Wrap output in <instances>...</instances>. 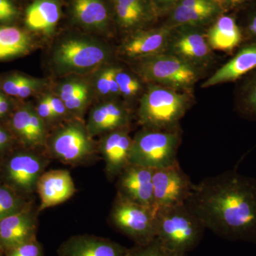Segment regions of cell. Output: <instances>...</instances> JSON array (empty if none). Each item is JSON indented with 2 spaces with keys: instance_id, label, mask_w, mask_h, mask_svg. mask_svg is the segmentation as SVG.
<instances>
[{
  "instance_id": "cell-1",
  "label": "cell",
  "mask_w": 256,
  "mask_h": 256,
  "mask_svg": "<svg viewBox=\"0 0 256 256\" xmlns=\"http://www.w3.org/2000/svg\"><path fill=\"white\" fill-rule=\"evenodd\" d=\"M205 228L232 240L256 244V180L235 170L194 184L186 202Z\"/></svg>"
},
{
  "instance_id": "cell-2",
  "label": "cell",
  "mask_w": 256,
  "mask_h": 256,
  "mask_svg": "<svg viewBox=\"0 0 256 256\" xmlns=\"http://www.w3.org/2000/svg\"><path fill=\"white\" fill-rule=\"evenodd\" d=\"M191 104L188 92L149 84L140 100L138 120L143 128L174 129Z\"/></svg>"
},
{
  "instance_id": "cell-3",
  "label": "cell",
  "mask_w": 256,
  "mask_h": 256,
  "mask_svg": "<svg viewBox=\"0 0 256 256\" xmlns=\"http://www.w3.org/2000/svg\"><path fill=\"white\" fill-rule=\"evenodd\" d=\"M156 228L158 242L170 250L182 254L198 245L206 229L186 204L156 210Z\"/></svg>"
},
{
  "instance_id": "cell-4",
  "label": "cell",
  "mask_w": 256,
  "mask_h": 256,
  "mask_svg": "<svg viewBox=\"0 0 256 256\" xmlns=\"http://www.w3.org/2000/svg\"><path fill=\"white\" fill-rule=\"evenodd\" d=\"M181 142L178 128L170 130L143 128L132 138L130 154V164L156 170L178 162Z\"/></svg>"
},
{
  "instance_id": "cell-5",
  "label": "cell",
  "mask_w": 256,
  "mask_h": 256,
  "mask_svg": "<svg viewBox=\"0 0 256 256\" xmlns=\"http://www.w3.org/2000/svg\"><path fill=\"white\" fill-rule=\"evenodd\" d=\"M136 60L143 80L175 90L188 92L201 76V69L166 52Z\"/></svg>"
},
{
  "instance_id": "cell-6",
  "label": "cell",
  "mask_w": 256,
  "mask_h": 256,
  "mask_svg": "<svg viewBox=\"0 0 256 256\" xmlns=\"http://www.w3.org/2000/svg\"><path fill=\"white\" fill-rule=\"evenodd\" d=\"M46 160L32 150H12L0 160V183L26 197L36 191Z\"/></svg>"
},
{
  "instance_id": "cell-7",
  "label": "cell",
  "mask_w": 256,
  "mask_h": 256,
  "mask_svg": "<svg viewBox=\"0 0 256 256\" xmlns=\"http://www.w3.org/2000/svg\"><path fill=\"white\" fill-rule=\"evenodd\" d=\"M110 220L136 245H144L156 238V212L118 194L111 210Z\"/></svg>"
},
{
  "instance_id": "cell-8",
  "label": "cell",
  "mask_w": 256,
  "mask_h": 256,
  "mask_svg": "<svg viewBox=\"0 0 256 256\" xmlns=\"http://www.w3.org/2000/svg\"><path fill=\"white\" fill-rule=\"evenodd\" d=\"M110 50L99 42L86 38H68L54 52V66L62 74L82 72L98 66L110 58Z\"/></svg>"
},
{
  "instance_id": "cell-9",
  "label": "cell",
  "mask_w": 256,
  "mask_h": 256,
  "mask_svg": "<svg viewBox=\"0 0 256 256\" xmlns=\"http://www.w3.org/2000/svg\"><path fill=\"white\" fill-rule=\"evenodd\" d=\"M86 126L73 121L63 126L53 134L48 142L50 156L62 162L79 164L94 156L96 149Z\"/></svg>"
},
{
  "instance_id": "cell-10",
  "label": "cell",
  "mask_w": 256,
  "mask_h": 256,
  "mask_svg": "<svg viewBox=\"0 0 256 256\" xmlns=\"http://www.w3.org/2000/svg\"><path fill=\"white\" fill-rule=\"evenodd\" d=\"M154 210L184 204L194 184L178 162L154 170L152 176Z\"/></svg>"
},
{
  "instance_id": "cell-11",
  "label": "cell",
  "mask_w": 256,
  "mask_h": 256,
  "mask_svg": "<svg viewBox=\"0 0 256 256\" xmlns=\"http://www.w3.org/2000/svg\"><path fill=\"white\" fill-rule=\"evenodd\" d=\"M197 28H173L166 53L176 56L202 70L213 60V50L207 42L206 34Z\"/></svg>"
},
{
  "instance_id": "cell-12",
  "label": "cell",
  "mask_w": 256,
  "mask_h": 256,
  "mask_svg": "<svg viewBox=\"0 0 256 256\" xmlns=\"http://www.w3.org/2000/svg\"><path fill=\"white\" fill-rule=\"evenodd\" d=\"M153 172L151 168L130 163L118 176V194L154 210Z\"/></svg>"
},
{
  "instance_id": "cell-13",
  "label": "cell",
  "mask_w": 256,
  "mask_h": 256,
  "mask_svg": "<svg viewBox=\"0 0 256 256\" xmlns=\"http://www.w3.org/2000/svg\"><path fill=\"white\" fill-rule=\"evenodd\" d=\"M9 127L16 140L26 149H36L47 142L46 122L32 106H22L14 111Z\"/></svg>"
},
{
  "instance_id": "cell-14",
  "label": "cell",
  "mask_w": 256,
  "mask_h": 256,
  "mask_svg": "<svg viewBox=\"0 0 256 256\" xmlns=\"http://www.w3.org/2000/svg\"><path fill=\"white\" fill-rule=\"evenodd\" d=\"M129 130V128L126 127L111 131L104 134L99 142L98 152L105 162L108 178H118L130 164L132 138Z\"/></svg>"
},
{
  "instance_id": "cell-15",
  "label": "cell",
  "mask_w": 256,
  "mask_h": 256,
  "mask_svg": "<svg viewBox=\"0 0 256 256\" xmlns=\"http://www.w3.org/2000/svg\"><path fill=\"white\" fill-rule=\"evenodd\" d=\"M37 220L30 207L0 220V248L6 252L36 238Z\"/></svg>"
},
{
  "instance_id": "cell-16",
  "label": "cell",
  "mask_w": 256,
  "mask_h": 256,
  "mask_svg": "<svg viewBox=\"0 0 256 256\" xmlns=\"http://www.w3.org/2000/svg\"><path fill=\"white\" fill-rule=\"evenodd\" d=\"M172 33V28L168 26L136 32L124 40L121 52L128 58L134 60L165 53Z\"/></svg>"
},
{
  "instance_id": "cell-17",
  "label": "cell",
  "mask_w": 256,
  "mask_h": 256,
  "mask_svg": "<svg viewBox=\"0 0 256 256\" xmlns=\"http://www.w3.org/2000/svg\"><path fill=\"white\" fill-rule=\"evenodd\" d=\"M256 69V43L246 42L239 47L234 56L206 79L204 88L235 82Z\"/></svg>"
},
{
  "instance_id": "cell-18",
  "label": "cell",
  "mask_w": 256,
  "mask_h": 256,
  "mask_svg": "<svg viewBox=\"0 0 256 256\" xmlns=\"http://www.w3.org/2000/svg\"><path fill=\"white\" fill-rule=\"evenodd\" d=\"M36 191L41 200L38 210L57 206L69 200L76 192L70 173L65 170L44 172L37 182Z\"/></svg>"
},
{
  "instance_id": "cell-19",
  "label": "cell",
  "mask_w": 256,
  "mask_h": 256,
  "mask_svg": "<svg viewBox=\"0 0 256 256\" xmlns=\"http://www.w3.org/2000/svg\"><path fill=\"white\" fill-rule=\"evenodd\" d=\"M127 248L108 238L90 235L74 236L58 249L60 256H126Z\"/></svg>"
},
{
  "instance_id": "cell-20",
  "label": "cell",
  "mask_w": 256,
  "mask_h": 256,
  "mask_svg": "<svg viewBox=\"0 0 256 256\" xmlns=\"http://www.w3.org/2000/svg\"><path fill=\"white\" fill-rule=\"evenodd\" d=\"M130 120L129 110L118 102L109 101L92 108L86 126L92 137L128 127Z\"/></svg>"
},
{
  "instance_id": "cell-21",
  "label": "cell",
  "mask_w": 256,
  "mask_h": 256,
  "mask_svg": "<svg viewBox=\"0 0 256 256\" xmlns=\"http://www.w3.org/2000/svg\"><path fill=\"white\" fill-rule=\"evenodd\" d=\"M207 42L212 50L233 54L245 43L244 33L236 18L222 15L206 32Z\"/></svg>"
},
{
  "instance_id": "cell-22",
  "label": "cell",
  "mask_w": 256,
  "mask_h": 256,
  "mask_svg": "<svg viewBox=\"0 0 256 256\" xmlns=\"http://www.w3.org/2000/svg\"><path fill=\"white\" fill-rule=\"evenodd\" d=\"M60 16V4L57 0H35L26 10L25 24L31 31L50 35L54 31Z\"/></svg>"
},
{
  "instance_id": "cell-23",
  "label": "cell",
  "mask_w": 256,
  "mask_h": 256,
  "mask_svg": "<svg viewBox=\"0 0 256 256\" xmlns=\"http://www.w3.org/2000/svg\"><path fill=\"white\" fill-rule=\"evenodd\" d=\"M222 10L220 2L216 0L208 4L198 6H182L178 4L171 15V28L180 26H196L206 23Z\"/></svg>"
},
{
  "instance_id": "cell-24",
  "label": "cell",
  "mask_w": 256,
  "mask_h": 256,
  "mask_svg": "<svg viewBox=\"0 0 256 256\" xmlns=\"http://www.w3.org/2000/svg\"><path fill=\"white\" fill-rule=\"evenodd\" d=\"M72 11L77 22L84 28L104 30L108 24V12L102 0H74Z\"/></svg>"
},
{
  "instance_id": "cell-25",
  "label": "cell",
  "mask_w": 256,
  "mask_h": 256,
  "mask_svg": "<svg viewBox=\"0 0 256 256\" xmlns=\"http://www.w3.org/2000/svg\"><path fill=\"white\" fill-rule=\"evenodd\" d=\"M31 37L16 26H0V60H11L28 54Z\"/></svg>"
},
{
  "instance_id": "cell-26",
  "label": "cell",
  "mask_w": 256,
  "mask_h": 256,
  "mask_svg": "<svg viewBox=\"0 0 256 256\" xmlns=\"http://www.w3.org/2000/svg\"><path fill=\"white\" fill-rule=\"evenodd\" d=\"M236 108L242 117L256 120V69L242 78L236 96Z\"/></svg>"
},
{
  "instance_id": "cell-27",
  "label": "cell",
  "mask_w": 256,
  "mask_h": 256,
  "mask_svg": "<svg viewBox=\"0 0 256 256\" xmlns=\"http://www.w3.org/2000/svg\"><path fill=\"white\" fill-rule=\"evenodd\" d=\"M30 207L26 198L0 183V220Z\"/></svg>"
},
{
  "instance_id": "cell-28",
  "label": "cell",
  "mask_w": 256,
  "mask_h": 256,
  "mask_svg": "<svg viewBox=\"0 0 256 256\" xmlns=\"http://www.w3.org/2000/svg\"><path fill=\"white\" fill-rule=\"evenodd\" d=\"M114 6L118 22L124 28H136L146 18V12L134 9L129 5L114 2Z\"/></svg>"
},
{
  "instance_id": "cell-29",
  "label": "cell",
  "mask_w": 256,
  "mask_h": 256,
  "mask_svg": "<svg viewBox=\"0 0 256 256\" xmlns=\"http://www.w3.org/2000/svg\"><path fill=\"white\" fill-rule=\"evenodd\" d=\"M116 79L120 96L126 98H132L142 89L140 82L134 76L120 67H116Z\"/></svg>"
},
{
  "instance_id": "cell-30",
  "label": "cell",
  "mask_w": 256,
  "mask_h": 256,
  "mask_svg": "<svg viewBox=\"0 0 256 256\" xmlns=\"http://www.w3.org/2000/svg\"><path fill=\"white\" fill-rule=\"evenodd\" d=\"M126 256H186V254L170 250L154 238L148 244L136 245L132 248L128 249Z\"/></svg>"
},
{
  "instance_id": "cell-31",
  "label": "cell",
  "mask_w": 256,
  "mask_h": 256,
  "mask_svg": "<svg viewBox=\"0 0 256 256\" xmlns=\"http://www.w3.org/2000/svg\"><path fill=\"white\" fill-rule=\"evenodd\" d=\"M116 67L110 66L101 70L96 78V88L102 96H119L118 85L116 79Z\"/></svg>"
},
{
  "instance_id": "cell-32",
  "label": "cell",
  "mask_w": 256,
  "mask_h": 256,
  "mask_svg": "<svg viewBox=\"0 0 256 256\" xmlns=\"http://www.w3.org/2000/svg\"><path fill=\"white\" fill-rule=\"evenodd\" d=\"M4 256H43L41 244L36 238L4 252Z\"/></svg>"
},
{
  "instance_id": "cell-33",
  "label": "cell",
  "mask_w": 256,
  "mask_h": 256,
  "mask_svg": "<svg viewBox=\"0 0 256 256\" xmlns=\"http://www.w3.org/2000/svg\"><path fill=\"white\" fill-rule=\"evenodd\" d=\"M88 90L86 84L78 80H69L64 82L58 89V97L64 102L68 100L70 98L79 92Z\"/></svg>"
},
{
  "instance_id": "cell-34",
  "label": "cell",
  "mask_w": 256,
  "mask_h": 256,
  "mask_svg": "<svg viewBox=\"0 0 256 256\" xmlns=\"http://www.w3.org/2000/svg\"><path fill=\"white\" fill-rule=\"evenodd\" d=\"M244 33L246 42L256 43V3L248 14L246 20L244 24L240 25Z\"/></svg>"
},
{
  "instance_id": "cell-35",
  "label": "cell",
  "mask_w": 256,
  "mask_h": 256,
  "mask_svg": "<svg viewBox=\"0 0 256 256\" xmlns=\"http://www.w3.org/2000/svg\"><path fill=\"white\" fill-rule=\"evenodd\" d=\"M43 86L44 82L40 79L30 78L24 76L18 89V98H26L38 92Z\"/></svg>"
},
{
  "instance_id": "cell-36",
  "label": "cell",
  "mask_w": 256,
  "mask_h": 256,
  "mask_svg": "<svg viewBox=\"0 0 256 256\" xmlns=\"http://www.w3.org/2000/svg\"><path fill=\"white\" fill-rule=\"evenodd\" d=\"M24 76L21 74H13L6 77L1 82L3 92L8 95L18 97V89L22 82Z\"/></svg>"
},
{
  "instance_id": "cell-37",
  "label": "cell",
  "mask_w": 256,
  "mask_h": 256,
  "mask_svg": "<svg viewBox=\"0 0 256 256\" xmlns=\"http://www.w3.org/2000/svg\"><path fill=\"white\" fill-rule=\"evenodd\" d=\"M88 101V90L79 92L64 102V104L69 112H80L85 108Z\"/></svg>"
},
{
  "instance_id": "cell-38",
  "label": "cell",
  "mask_w": 256,
  "mask_h": 256,
  "mask_svg": "<svg viewBox=\"0 0 256 256\" xmlns=\"http://www.w3.org/2000/svg\"><path fill=\"white\" fill-rule=\"evenodd\" d=\"M18 16V10L10 0H0V22L13 21Z\"/></svg>"
},
{
  "instance_id": "cell-39",
  "label": "cell",
  "mask_w": 256,
  "mask_h": 256,
  "mask_svg": "<svg viewBox=\"0 0 256 256\" xmlns=\"http://www.w3.org/2000/svg\"><path fill=\"white\" fill-rule=\"evenodd\" d=\"M45 97L50 104L55 119L64 117L66 114L68 110L66 108L64 101L60 97H55L50 95L45 96Z\"/></svg>"
},
{
  "instance_id": "cell-40",
  "label": "cell",
  "mask_w": 256,
  "mask_h": 256,
  "mask_svg": "<svg viewBox=\"0 0 256 256\" xmlns=\"http://www.w3.org/2000/svg\"><path fill=\"white\" fill-rule=\"evenodd\" d=\"M37 114L42 118L44 120L52 121L55 119L52 108H50V104L47 101L46 97L44 98L42 100H40L37 105L36 108Z\"/></svg>"
},
{
  "instance_id": "cell-41",
  "label": "cell",
  "mask_w": 256,
  "mask_h": 256,
  "mask_svg": "<svg viewBox=\"0 0 256 256\" xmlns=\"http://www.w3.org/2000/svg\"><path fill=\"white\" fill-rule=\"evenodd\" d=\"M11 114V105L9 100L2 92H0V118L1 120L8 117Z\"/></svg>"
},
{
  "instance_id": "cell-42",
  "label": "cell",
  "mask_w": 256,
  "mask_h": 256,
  "mask_svg": "<svg viewBox=\"0 0 256 256\" xmlns=\"http://www.w3.org/2000/svg\"><path fill=\"white\" fill-rule=\"evenodd\" d=\"M158 2L161 3V4H169V3L173 2L176 1V0H156Z\"/></svg>"
},
{
  "instance_id": "cell-43",
  "label": "cell",
  "mask_w": 256,
  "mask_h": 256,
  "mask_svg": "<svg viewBox=\"0 0 256 256\" xmlns=\"http://www.w3.org/2000/svg\"><path fill=\"white\" fill-rule=\"evenodd\" d=\"M0 256H4V254L3 252H0Z\"/></svg>"
},
{
  "instance_id": "cell-44",
  "label": "cell",
  "mask_w": 256,
  "mask_h": 256,
  "mask_svg": "<svg viewBox=\"0 0 256 256\" xmlns=\"http://www.w3.org/2000/svg\"><path fill=\"white\" fill-rule=\"evenodd\" d=\"M0 252H3L1 248H0ZM4 254V252H3Z\"/></svg>"
},
{
  "instance_id": "cell-45",
  "label": "cell",
  "mask_w": 256,
  "mask_h": 256,
  "mask_svg": "<svg viewBox=\"0 0 256 256\" xmlns=\"http://www.w3.org/2000/svg\"><path fill=\"white\" fill-rule=\"evenodd\" d=\"M0 120H1V118H0Z\"/></svg>"
}]
</instances>
